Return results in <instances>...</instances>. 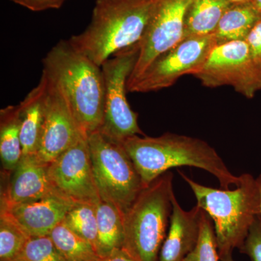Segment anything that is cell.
Masks as SVG:
<instances>
[{
  "label": "cell",
  "instance_id": "33",
  "mask_svg": "<svg viewBox=\"0 0 261 261\" xmlns=\"http://www.w3.org/2000/svg\"><path fill=\"white\" fill-rule=\"evenodd\" d=\"M260 13H261V10H260Z\"/></svg>",
  "mask_w": 261,
  "mask_h": 261
},
{
  "label": "cell",
  "instance_id": "16",
  "mask_svg": "<svg viewBox=\"0 0 261 261\" xmlns=\"http://www.w3.org/2000/svg\"><path fill=\"white\" fill-rule=\"evenodd\" d=\"M47 90L48 80L42 73L37 87L19 104L23 156L37 153L45 119Z\"/></svg>",
  "mask_w": 261,
  "mask_h": 261
},
{
  "label": "cell",
  "instance_id": "23",
  "mask_svg": "<svg viewBox=\"0 0 261 261\" xmlns=\"http://www.w3.org/2000/svg\"><path fill=\"white\" fill-rule=\"evenodd\" d=\"M97 205L89 202H76L65 216L63 223L73 232L93 245L97 251Z\"/></svg>",
  "mask_w": 261,
  "mask_h": 261
},
{
  "label": "cell",
  "instance_id": "8",
  "mask_svg": "<svg viewBox=\"0 0 261 261\" xmlns=\"http://www.w3.org/2000/svg\"><path fill=\"white\" fill-rule=\"evenodd\" d=\"M216 46L214 34L182 39L158 57L140 78L127 85V90L138 93L156 92L171 87L184 75H195Z\"/></svg>",
  "mask_w": 261,
  "mask_h": 261
},
{
  "label": "cell",
  "instance_id": "31",
  "mask_svg": "<svg viewBox=\"0 0 261 261\" xmlns=\"http://www.w3.org/2000/svg\"><path fill=\"white\" fill-rule=\"evenodd\" d=\"M220 260L221 261H234L232 257V253L226 254V255H223L220 257Z\"/></svg>",
  "mask_w": 261,
  "mask_h": 261
},
{
  "label": "cell",
  "instance_id": "2",
  "mask_svg": "<svg viewBox=\"0 0 261 261\" xmlns=\"http://www.w3.org/2000/svg\"><path fill=\"white\" fill-rule=\"evenodd\" d=\"M144 184L147 186L171 168L192 166L205 170L219 181L221 189L240 185L214 147L189 136L165 133L157 137L136 135L123 143Z\"/></svg>",
  "mask_w": 261,
  "mask_h": 261
},
{
  "label": "cell",
  "instance_id": "22",
  "mask_svg": "<svg viewBox=\"0 0 261 261\" xmlns=\"http://www.w3.org/2000/svg\"><path fill=\"white\" fill-rule=\"evenodd\" d=\"M31 237L6 207H0V261L18 256Z\"/></svg>",
  "mask_w": 261,
  "mask_h": 261
},
{
  "label": "cell",
  "instance_id": "24",
  "mask_svg": "<svg viewBox=\"0 0 261 261\" xmlns=\"http://www.w3.org/2000/svg\"><path fill=\"white\" fill-rule=\"evenodd\" d=\"M184 261H221L214 222L205 211L202 216L197 245Z\"/></svg>",
  "mask_w": 261,
  "mask_h": 261
},
{
  "label": "cell",
  "instance_id": "7",
  "mask_svg": "<svg viewBox=\"0 0 261 261\" xmlns=\"http://www.w3.org/2000/svg\"><path fill=\"white\" fill-rule=\"evenodd\" d=\"M138 44L118 53L101 66L105 82L104 117L99 132L110 140L123 144L134 136H146L138 123V113L126 98L127 82L135 68Z\"/></svg>",
  "mask_w": 261,
  "mask_h": 261
},
{
  "label": "cell",
  "instance_id": "17",
  "mask_svg": "<svg viewBox=\"0 0 261 261\" xmlns=\"http://www.w3.org/2000/svg\"><path fill=\"white\" fill-rule=\"evenodd\" d=\"M261 18V13L252 2L231 3L226 10L214 34L217 45L246 40L252 29Z\"/></svg>",
  "mask_w": 261,
  "mask_h": 261
},
{
  "label": "cell",
  "instance_id": "29",
  "mask_svg": "<svg viewBox=\"0 0 261 261\" xmlns=\"http://www.w3.org/2000/svg\"><path fill=\"white\" fill-rule=\"evenodd\" d=\"M99 261H135L124 250L116 248L108 255L100 257Z\"/></svg>",
  "mask_w": 261,
  "mask_h": 261
},
{
  "label": "cell",
  "instance_id": "15",
  "mask_svg": "<svg viewBox=\"0 0 261 261\" xmlns=\"http://www.w3.org/2000/svg\"><path fill=\"white\" fill-rule=\"evenodd\" d=\"M74 203L65 195H56L12 206L1 205V207L10 211L29 236L42 237L49 235L64 221Z\"/></svg>",
  "mask_w": 261,
  "mask_h": 261
},
{
  "label": "cell",
  "instance_id": "28",
  "mask_svg": "<svg viewBox=\"0 0 261 261\" xmlns=\"http://www.w3.org/2000/svg\"><path fill=\"white\" fill-rule=\"evenodd\" d=\"M34 12L44 11L61 8L66 0H10Z\"/></svg>",
  "mask_w": 261,
  "mask_h": 261
},
{
  "label": "cell",
  "instance_id": "13",
  "mask_svg": "<svg viewBox=\"0 0 261 261\" xmlns=\"http://www.w3.org/2000/svg\"><path fill=\"white\" fill-rule=\"evenodd\" d=\"M10 175V181L2 190L1 205L12 206L49 196L64 195L51 181L49 164L36 154L23 155Z\"/></svg>",
  "mask_w": 261,
  "mask_h": 261
},
{
  "label": "cell",
  "instance_id": "32",
  "mask_svg": "<svg viewBox=\"0 0 261 261\" xmlns=\"http://www.w3.org/2000/svg\"><path fill=\"white\" fill-rule=\"evenodd\" d=\"M252 0H230L231 3H250Z\"/></svg>",
  "mask_w": 261,
  "mask_h": 261
},
{
  "label": "cell",
  "instance_id": "19",
  "mask_svg": "<svg viewBox=\"0 0 261 261\" xmlns=\"http://www.w3.org/2000/svg\"><path fill=\"white\" fill-rule=\"evenodd\" d=\"M231 4L230 0H193L185 19L184 39L214 34Z\"/></svg>",
  "mask_w": 261,
  "mask_h": 261
},
{
  "label": "cell",
  "instance_id": "1",
  "mask_svg": "<svg viewBox=\"0 0 261 261\" xmlns=\"http://www.w3.org/2000/svg\"><path fill=\"white\" fill-rule=\"evenodd\" d=\"M42 73L58 89L86 137L100 129L104 117L102 68L75 49L68 40L57 43L42 61Z\"/></svg>",
  "mask_w": 261,
  "mask_h": 261
},
{
  "label": "cell",
  "instance_id": "6",
  "mask_svg": "<svg viewBox=\"0 0 261 261\" xmlns=\"http://www.w3.org/2000/svg\"><path fill=\"white\" fill-rule=\"evenodd\" d=\"M88 142L99 197L123 216L146 185L123 144L99 130L89 136Z\"/></svg>",
  "mask_w": 261,
  "mask_h": 261
},
{
  "label": "cell",
  "instance_id": "14",
  "mask_svg": "<svg viewBox=\"0 0 261 261\" xmlns=\"http://www.w3.org/2000/svg\"><path fill=\"white\" fill-rule=\"evenodd\" d=\"M205 211L198 205L185 211L176 196L172 200L169 228L160 252L159 261H184L195 249Z\"/></svg>",
  "mask_w": 261,
  "mask_h": 261
},
{
  "label": "cell",
  "instance_id": "10",
  "mask_svg": "<svg viewBox=\"0 0 261 261\" xmlns=\"http://www.w3.org/2000/svg\"><path fill=\"white\" fill-rule=\"evenodd\" d=\"M192 1H154L147 29L138 44V57L127 85L140 78L158 57L182 41L185 19Z\"/></svg>",
  "mask_w": 261,
  "mask_h": 261
},
{
  "label": "cell",
  "instance_id": "26",
  "mask_svg": "<svg viewBox=\"0 0 261 261\" xmlns=\"http://www.w3.org/2000/svg\"><path fill=\"white\" fill-rule=\"evenodd\" d=\"M240 252L246 254L252 261H261V218L257 217L250 228Z\"/></svg>",
  "mask_w": 261,
  "mask_h": 261
},
{
  "label": "cell",
  "instance_id": "27",
  "mask_svg": "<svg viewBox=\"0 0 261 261\" xmlns=\"http://www.w3.org/2000/svg\"><path fill=\"white\" fill-rule=\"evenodd\" d=\"M245 42L248 44L252 59L261 70V18L247 36Z\"/></svg>",
  "mask_w": 261,
  "mask_h": 261
},
{
  "label": "cell",
  "instance_id": "21",
  "mask_svg": "<svg viewBox=\"0 0 261 261\" xmlns=\"http://www.w3.org/2000/svg\"><path fill=\"white\" fill-rule=\"evenodd\" d=\"M57 250L65 261H99L93 245L61 222L49 233Z\"/></svg>",
  "mask_w": 261,
  "mask_h": 261
},
{
  "label": "cell",
  "instance_id": "20",
  "mask_svg": "<svg viewBox=\"0 0 261 261\" xmlns=\"http://www.w3.org/2000/svg\"><path fill=\"white\" fill-rule=\"evenodd\" d=\"M97 252L102 257L123 247V216L115 206L100 200L97 205Z\"/></svg>",
  "mask_w": 261,
  "mask_h": 261
},
{
  "label": "cell",
  "instance_id": "5",
  "mask_svg": "<svg viewBox=\"0 0 261 261\" xmlns=\"http://www.w3.org/2000/svg\"><path fill=\"white\" fill-rule=\"evenodd\" d=\"M173 181L171 171L163 173L140 192L123 216L122 249L135 261H159L172 212Z\"/></svg>",
  "mask_w": 261,
  "mask_h": 261
},
{
  "label": "cell",
  "instance_id": "12",
  "mask_svg": "<svg viewBox=\"0 0 261 261\" xmlns=\"http://www.w3.org/2000/svg\"><path fill=\"white\" fill-rule=\"evenodd\" d=\"M84 138L88 137L81 130L68 103L48 80L45 119L36 155L49 164Z\"/></svg>",
  "mask_w": 261,
  "mask_h": 261
},
{
  "label": "cell",
  "instance_id": "3",
  "mask_svg": "<svg viewBox=\"0 0 261 261\" xmlns=\"http://www.w3.org/2000/svg\"><path fill=\"white\" fill-rule=\"evenodd\" d=\"M155 0H96L88 27L68 39L77 51L102 66L118 53L139 44Z\"/></svg>",
  "mask_w": 261,
  "mask_h": 261
},
{
  "label": "cell",
  "instance_id": "18",
  "mask_svg": "<svg viewBox=\"0 0 261 261\" xmlns=\"http://www.w3.org/2000/svg\"><path fill=\"white\" fill-rule=\"evenodd\" d=\"M23 157L19 105L0 111V158L4 173L10 174Z\"/></svg>",
  "mask_w": 261,
  "mask_h": 261
},
{
  "label": "cell",
  "instance_id": "9",
  "mask_svg": "<svg viewBox=\"0 0 261 261\" xmlns=\"http://www.w3.org/2000/svg\"><path fill=\"white\" fill-rule=\"evenodd\" d=\"M194 76L205 87L228 86L247 99L261 91V70L252 59L245 41L216 46Z\"/></svg>",
  "mask_w": 261,
  "mask_h": 261
},
{
  "label": "cell",
  "instance_id": "11",
  "mask_svg": "<svg viewBox=\"0 0 261 261\" xmlns=\"http://www.w3.org/2000/svg\"><path fill=\"white\" fill-rule=\"evenodd\" d=\"M51 181L73 202L101 200L94 178L88 138L79 141L49 164Z\"/></svg>",
  "mask_w": 261,
  "mask_h": 261
},
{
  "label": "cell",
  "instance_id": "4",
  "mask_svg": "<svg viewBox=\"0 0 261 261\" xmlns=\"http://www.w3.org/2000/svg\"><path fill=\"white\" fill-rule=\"evenodd\" d=\"M180 176L188 184L197 205L210 216L214 222L219 256L240 250L250 228L260 216V200L256 179L250 173L240 175L235 190L216 189L200 185L181 171Z\"/></svg>",
  "mask_w": 261,
  "mask_h": 261
},
{
  "label": "cell",
  "instance_id": "30",
  "mask_svg": "<svg viewBox=\"0 0 261 261\" xmlns=\"http://www.w3.org/2000/svg\"><path fill=\"white\" fill-rule=\"evenodd\" d=\"M256 183L257 188H258L259 195H260V218H261V173L256 178Z\"/></svg>",
  "mask_w": 261,
  "mask_h": 261
},
{
  "label": "cell",
  "instance_id": "25",
  "mask_svg": "<svg viewBox=\"0 0 261 261\" xmlns=\"http://www.w3.org/2000/svg\"><path fill=\"white\" fill-rule=\"evenodd\" d=\"M12 261H65L49 235L31 237L18 256Z\"/></svg>",
  "mask_w": 261,
  "mask_h": 261
}]
</instances>
